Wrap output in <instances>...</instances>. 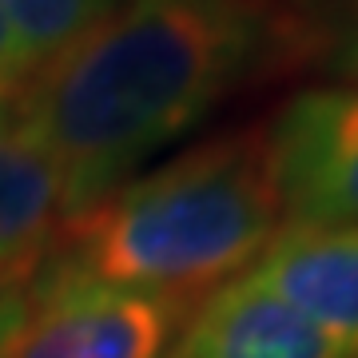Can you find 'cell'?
Returning <instances> with one entry per match:
<instances>
[{
    "instance_id": "obj_1",
    "label": "cell",
    "mask_w": 358,
    "mask_h": 358,
    "mask_svg": "<svg viewBox=\"0 0 358 358\" xmlns=\"http://www.w3.org/2000/svg\"><path fill=\"white\" fill-rule=\"evenodd\" d=\"M315 60V0H128L32 72L16 115L56 167L72 219L227 100Z\"/></svg>"
},
{
    "instance_id": "obj_2",
    "label": "cell",
    "mask_w": 358,
    "mask_h": 358,
    "mask_svg": "<svg viewBox=\"0 0 358 358\" xmlns=\"http://www.w3.org/2000/svg\"><path fill=\"white\" fill-rule=\"evenodd\" d=\"M282 231L267 124L219 131L64 223L52 259L92 279L203 303Z\"/></svg>"
},
{
    "instance_id": "obj_3",
    "label": "cell",
    "mask_w": 358,
    "mask_h": 358,
    "mask_svg": "<svg viewBox=\"0 0 358 358\" xmlns=\"http://www.w3.org/2000/svg\"><path fill=\"white\" fill-rule=\"evenodd\" d=\"M195 303L92 279L48 259L8 338V358H164Z\"/></svg>"
},
{
    "instance_id": "obj_4",
    "label": "cell",
    "mask_w": 358,
    "mask_h": 358,
    "mask_svg": "<svg viewBox=\"0 0 358 358\" xmlns=\"http://www.w3.org/2000/svg\"><path fill=\"white\" fill-rule=\"evenodd\" d=\"M282 223H358V88L294 92L267 124Z\"/></svg>"
},
{
    "instance_id": "obj_5",
    "label": "cell",
    "mask_w": 358,
    "mask_h": 358,
    "mask_svg": "<svg viewBox=\"0 0 358 358\" xmlns=\"http://www.w3.org/2000/svg\"><path fill=\"white\" fill-rule=\"evenodd\" d=\"M247 279H255L310 327H319L334 346L358 358V223H282Z\"/></svg>"
},
{
    "instance_id": "obj_6",
    "label": "cell",
    "mask_w": 358,
    "mask_h": 358,
    "mask_svg": "<svg viewBox=\"0 0 358 358\" xmlns=\"http://www.w3.org/2000/svg\"><path fill=\"white\" fill-rule=\"evenodd\" d=\"M164 358H350L255 279H231L192 310Z\"/></svg>"
},
{
    "instance_id": "obj_7",
    "label": "cell",
    "mask_w": 358,
    "mask_h": 358,
    "mask_svg": "<svg viewBox=\"0 0 358 358\" xmlns=\"http://www.w3.org/2000/svg\"><path fill=\"white\" fill-rule=\"evenodd\" d=\"M68 223L64 187L20 115H0V299L24 294Z\"/></svg>"
},
{
    "instance_id": "obj_8",
    "label": "cell",
    "mask_w": 358,
    "mask_h": 358,
    "mask_svg": "<svg viewBox=\"0 0 358 358\" xmlns=\"http://www.w3.org/2000/svg\"><path fill=\"white\" fill-rule=\"evenodd\" d=\"M124 4L128 0H0V13L8 16L28 68L40 72L108 24Z\"/></svg>"
},
{
    "instance_id": "obj_9",
    "label": "cell",
    "mask_w": 358,
    "mask_h": 358,
    "mask_svg": "<svg viewBox=\"0 0 358 358\" xmlns=\"http://www.w3.org/2000/svg\"><path fill=\"white\" fill-rule=\"evenodd\" d=\"M319 60L334 84L358 88V0H315Z\"/></svg>"
},
{
    "instance_id": "obj_10",
    "label": "cell",
    "mask_w": 358,
    "mask_h": 358,
    "mask_svg": "<svg viewBox=\"0 0 358 358\" xmlns=\"http://www.w3.org/2000/svg\"><path fill=\"white\" fill-rule=\"evenodd\" d=\"M28 80H32V68H28L20 44H16L8 16L0 13V115H13L20 108Z\"/></svg>"
},
{
    "instance_id": "obj_11",
    "label": "cell",
    "mask_w": 358,
    "mask_h": 358,
    "mask_svg": "<svg viewBox=\"0 0 358 358\" xmlns=\"http://www.w3.org/2000/svg\"><path fill=\"white\" fill-rule=\"evenodd\" d=\"M20 307H24V294L0 299V358H8V338H13V327L20 319Z\"/></svg>"
}]
</instances>
